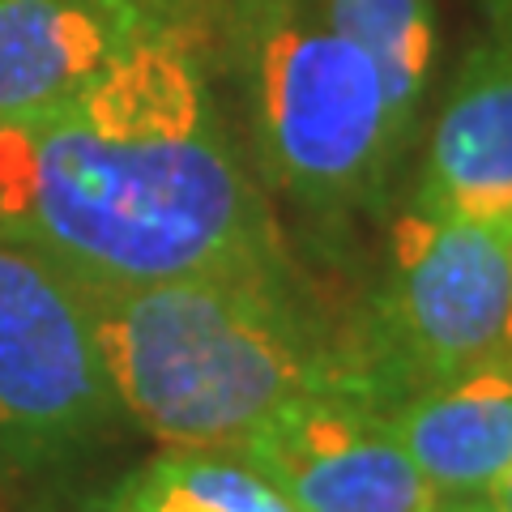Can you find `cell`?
Listing matches in <instances>:
<instances>
[{"label":"cell","instance_id":"obj_5","mask_svg":"<svg viewBox=\"0 0 512 512\" xmlns=\"http://www.w3.org/2000/svg\"><path fill=\"white\" fill-rule=\"evenodd\" d=\"M120 414L77 274L0 227V448L47 461Z\"/></svg>","mask_w":512,"mask_h":512},{"label":"cell","instance_id":"obj_10","mask_svg":"<svg viewBox=\"0 0 512 512\" xmlns=\"http://www.w3.org/2000/svg\"><path fill=\"white\" fill-rule=\"evenodd\" d=\"M320 13L376 69L393 128V150L406 167L423 133V107L440 60L436 0H320Z\"/></svg>","mask_w":512,"mask_h":512},{"label":"cell","instance_id":"obj_4","mask_svg":"<svg viewBox=\"0 0 512 512\" xmlns=\"http://www.w3.org/2000/svg\"><path fill=\"white\" fill-rule=\"evenodd\" d=\"M512 342V227L406 210L355 329L346 389L389 410Z\"/></svg>","mask_w":512,"mask_h":512},{"label":"cell","instance_id":"obj_12","mask_svg":"<svg viewBox=\"0 0 512 512\" xmlns=\"http://www.w3.org/2000/svg\"><path fill=\"white\" fill-rule=\"evenodd\" d=\"M474 5H478V18L512 39V0H474Z\"/></svg>","mask_w":512,"mask_h":512},{"label":"cell","instance_id":"obj_3","mask_svg":"<svg viewBox=\"0 0 512 512\" xmlns=\"http://www.w3.org/2000/svg\"><path fill=\"white\" fill-rule=\"evenodd\" d=\"M218 39L265 188L325 227L380 214L406 167L376 69L320 0H222Z\"/></svg>","mask_w":512,"mask_h":512},{"label":"cell","instance_id":"obj_9","mask_svg":"<svg viewBox=\"0 0 512 512\" xmlns=\"http://www.w3.org/2000/svg\"><path fill=\"white\" fill-rule=\"evenodd\" d=\"M389 427L440 500H478L512 466V342L393 402Z\"/></svg>","mask_w":512,"mask_h":512},{"label":"cell","instance_id":"obj_11","mask_svg":"<svg viewBox=\"0 0 512 512\" xmlns=\"http://www.w3.org/2000/svg\"><path fill=\"white\" fill-rule=\"evenodd\" d=\"M133 500L167 512H299L235 448H171L141 474Z\"/></svg>","mask_w":512,"mask_h":512},{"label":"cell","instance_id":"obj_15","mask_svg":"<svg viewBox=\"0 0 512 512\" xmlns=\"http://www.w3.org/2000/svg\"><path fill=\"white\" fill-rule=\"evenodd\" d=\"M124 512H167V508H154V504H141V500H133V495H128V504H124Z\"/></svg>","mask_w":512,"mask_h":512},{"label":"cell","instance_id":"obj_2","mask_svg":"<svg viewBox=\"0 0 512 512\" xmlns=\"http://www.w3.org/2000/svg\"><path fill=\"white\" fill-rule=\"evenodd\" d=\"M82 291L120 410L167 448H235L291 397L346 389L295 265Z\"/></svg>","mask_w":512,"mask_h":512},{"label":"cell","instance_id":"obj_6","mask_svg":"<svg viewBox=\"0 0 512 512\" xmlns=\"http://www.w3.org/2000/svg\"><path fill=\"white\" fill-rule=\"evenodd\" d=\"M235 453L299 512H440L380 402L350 389H312L282 402Z\"/></svg>","mask_w":512,"mask_h":512},{"label":"cell","instance_id":"obj_7","mask_svg":"<svg viewBox=\"0 0 512 512\" xmlns=\"http://www.w3.org/2000/svg\"><path fill=\"white\" fill-rule=\"evenodd\" d=\"M406 210L512 227V39L504 30L483 22L461 52L427 124Z\"/></svg>","mask_w":512,"mask_h":512},{"label":"cell","instance_id":"obj_1","mask_svg":"<svg viewBox=\"0 0 512 512\" xmlns=\"http://www.w3.org/2000/svg\"><path fill=\"white\" fill-rule=\"evenodd\" d=\"M0 227L99 286L291 265L180 0L69 99L0 124Z\"/></svg>","mask_w":512,"mask_h":512},{"label":"cell","instance_id":"obj_8","mask_svg":"<svg viewBox=\"0 0 512 512\" xmlns=\"http://www.w3.org/2000/svg\"><path fill=\"white\" fill-rule=\"evenodd\" d=\"M175 0H0V124L39 116L158 26Z\"/></svg>","mask_w":512,"mask_h":512},{"label":"cell","instance_id":"obj_14","mask_svg":"<svg viewBox=\"0 0 512 512\" xmlns=\"http://www.w3.org/2000/svg\"><path fill=\"white\" fill-rule=\"evenodd\" d=\"M440 512H495L487 504V495H478V500H444Z\"/></svg>","mask_w":512,"mask_h":512},{"label":"cell","instance_id":"obj_13","mask_svg":"<svg viewBox=\"0 0 512 512\" xmlns=\"http://www.w3.org/2000/svg\"><path fill=\"white\" fill-rule=\"evenodd\" d=\"M487 504H491L495 512H512V466L504 470L500 483H495V487L487 491Z\"/></svg>","mask_w":512,"mask_h":512}]
</instances>
